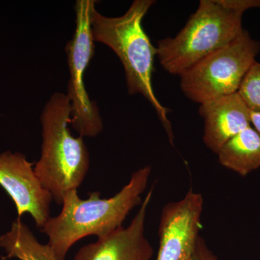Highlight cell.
Wrapping results in <instances>:
<instances>
[{
	"label": "cell",
	"mask_w": 260,
	"mask_h": 260,
	"mask_svg": "<svg viewBox=\"0 0 260 260\" xmlns=\"http://www.w3.org/2000/svg\"><path fill=\"white\" fill-rule=\"evenodd\" d=\"M260 43L248 30L205 57L180 75L183 93L201 104L238 93L244 77L255 62Z\"/></svg>",
	"instance_id": "5b68a950"
},
{
	"label": "cell",
	"mask_w": 260,
	"mask_h": 260,
	"mask_svg": "<svg viewBox=\"0 0 260 260\" xmlns=\"http://www.w3.org/2000/svg\"><path fill=\"white\" fill-rule=\"evenodd\" d=\"M154 186L126 227H120L95 242L83 246L74 260H150L153 249L145 235V220L153 198Z\"/></svg>",
	"instance_id": "9c48e42d"
},
{
	"label": "cell",
	"mask_w": 260,
	"mask_h": 260,
	"mask_svg": "<svg viewBox=\"0 0 260 260\" xmlns=\"http://www.w3.org/2000/svg\"><path fill=\"white\" fill-rule=\"evenodd\" d=\"M155 3L154 0H135L124 15L116 18L104 16L95 8L91 15V28L94 41L111 48L122 63L128 93L141 94L151 104L169 142L174 145L169 109L157 99L152 83L157 49L142 25L143 18Z\"/></svg>",
	"instance_id": "7a4b0ae2"
},
{
	"label": "cell",
	"mask_w": 260,
	"mask_h": 260,
	"mask_svg": "<svg viewBox=\"0 0 260 260\" xmlns=\"http://www.w3.org/2000/svg\"><path fill=\"white\" fill-rule=\"evenodd\" d=\"M0 247L8 257L20 260H57L48 244L38 241L20 218L12 224L9 232L0 237Z\"/></svg>",
	"instance_id": "7c38bea8"
},
{
	"label": "cell",
	"mask_w": 260,
	"mask_h": 260,
	"mask_svg": "<svg viewBox=\"0 0 260 260\" xmlns=\"http://www.w3.org/2000/svg\"><path fill=\"white\" fill-rule=\"evenodd\" d=\"M251 124L260 135V112H251Z\"/></svg>",
	"instance_id": "9a60e30c"
},
{
	"label": "cell",
	"mask_w": 260,
	"mask_h": 260,
	"mask_svg": "<svg viewBox=\"0 0 260 260\" xmlns=\"http://www.w3.org/2000/svg\"><path fill=\"white\" fill-rule=\"evenodd\" d=\"M243 15L223 0H201L177 36L159 41L157 56L162 68L169 74L180 76L237 39L244 29Z\"/></svg>",
	"instance_id": "277c9868"
},
{
	"label": "cell",
	"mask_w": 260,
	"mask_h": 260,
	"mask_svg": "<svg viewBox=\"0 0 260 260\" xmlns=\"http://www.w3.org/2000/svg\"><path fill=\"white\" fill-rule=\"evenodd\" d=\"M95 3V0H78L75 3L76 28L67 47L70 70L67 96L71 104L70 124L83 138H94L104 129L99 108L89 98L83 80L94 54L91 15Z\"/></svg>",
	"instance_id": "8992f818"
},
{
	"label": "cell",
	"mask_w": 260,
	"mask_h": 260,
	"mask_svg": "<svg viewBox=\"0 0 260 260\" xmlns=\"http://www.w3.org/2000/svg\"><path fill=\"white\" fill-rule=\"evenodd\" d=\"M151 172L150 166L138 169L119 192L108 199H102L99 191L90 193L86 200L80 198L77 189L65 193L61 213L50 217L41 229L49 238L48 245L56 259L65 260L80 239L104 237L122 226L131 210L143 203L142 194Z\"/></svg>",
	"instance_id": "6da1fadb"
},
{
	"label": "cell",
	"mask_w": 260,
	"mask_h": 260,
	"mask_svg": "<svg viewBox=\"0 0 260 260\" xmlns=\"http://www.w3.org/2000/svg\"><path fill=\"white\" fill-rule=\"evenodd\" d=\"M204 119L203 142L218 154L228 141L251 126V111L239 93L210 101L200 105Z\"/></svg>",
	"instance_id": "30bf717a"
},
{
	"label": "cell",
	"mask_w": 260,
	"mask_h": 260,
	"mask_svg": "<svg viewBox=\"0 0 260 260\" xmlns=\"http://www.w3.org/2000/svg\"><path fill=\"white\" fill-rule=\"evenodd\" d=\"M71 104L65 94L56 93L41 116L42 154L34 172L57 204L65 193L81 185L90 167V155L83 137L70 133Z\"/></svg>",
	"instance_id": "3957f363"
},
{
	"label": "cell",
	"mask_w": 260,
	"mask_h": 260,
	"mask_svg": "<svg viewBox=\"0 0 260 260\" xmlns=\"http://www.w3.org/2000/svg\"><path fill=\"white\" fill-rule=\"evenodd\" d=\"M188 260H219L207 245L204 239L200 237L192 255Z\"/></svg>",
	"instance_id": "5bb4252c"
},
{
	"label": "cell",
	"mask_w": 260,
	"mask_h": 260,
	"mask_svg": "<svg viewBox=\"0 0 260 260\" xmlns=\"http://www.w3.org/2000/svg\"><path fill=\"white\" fill-rule=\"evenodd\" d=\"M217 155L220 165L245 177L260 168V135L249 126L228 141Z\"/></svg>",
	"instance_id": "8fae6325"
},
{
	"label": "cell",
	"mask_w": 260,
	"mask_h": 260,
	"mask_svg": "<svg viewBox=\"0 0 260 260\" xmlns=\"http://www.w3.org/2000/svg\"><path fill=\"white\" fill-rule=\"evenodd\" d=\"M0 185L14 202L19 218L29 213L42 229L50 218L53 198L23 154L10 151L0 154Z\"/></svg>",
	"instance_id": "ba28073f"
},
{
	"label": "cell",
	"mask_w": 260,
	"mask_h": 260,
	"mask_svg": "<svg viewBox=\"0 0 260 260\" xmlns=\"http://www.w3.org/2000/svg\"><path fill=\"white\" fill-rule=\"evenodd\" d=\"M204 199L189 189L178 201L164 207L159 224L156 260H188L199 239Z\"/></svg>",
	"instance_id": "52a82bcc"
},
{
	"label": "cell",
	"mask_w": 260,
	"mask_h": 260,
	"mask_svg": "<svg viewBox=\"0 0 260 260\" xmlns=\"http://www.w3.org/2000/svg\"><path fill=\"white\" fill-rule=\"evenodd\" d=\"M238 93L251 112H260V62L256 61L243 79Z\"/></svg>",
	"instance_id": "4fadbf2b"
}]
</instances>
